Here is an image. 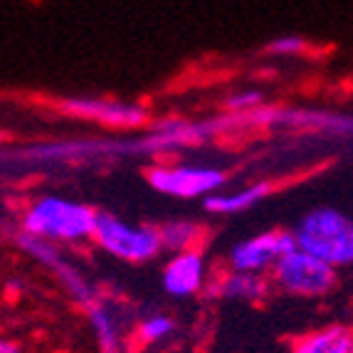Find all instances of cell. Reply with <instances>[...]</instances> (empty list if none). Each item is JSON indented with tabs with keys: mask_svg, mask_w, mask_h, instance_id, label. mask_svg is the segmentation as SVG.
I'll return each mask as SVG.
<instances>
[{
	"mask_svg": "<svg viewBox=\"0 0 353 353\" xmlns=\"http://www.w3.org/2000/svg\"><path fill=\"white\" fill-rule=\"evenodd\" d=\"M97 220L99 210L87 203L45 193L25 205L20 215V230L54 245H82L94 240Z\"/></svg>",
	"mask_w": 353,
	"mask_h": 353,
	"instance_id": "6da1fadb",
	"label": "cell"
},
{
	"mask_svg": "<svg viewBox=\"0 0 353 353\" xmlns=\"http://www.w3.org/2000/svg\"><path fill=\"white\" fill-rule=\"evenodd\" d=\"M296 245L331 267L353 265V218L339 208L319 205L304 212L294 225Z\"/></svg>",
	"mask_w": 353,
	"mask_h": 353,
	"instance_id": "7a4b0ae2",
	"label": "cell"
},
{
	"mask_svg": "<svg viewBox=\"0 0 353 353\" xmlns=\"http://www.w3.org/2000/svg\"><path fill=\"white\" fill-rule=\"evenodd\" d=\"M94 242L106 254H112L114 259H121V262H129V265L151 262L163 252L159 228L126 223L114 212H99Z\"/></svg>",
	"mask_w": 353,
	"mask_h": 353,
	"instance_id": "3957f363",
	"label": "cell"
},
{
	"mask_svg": "<svg viewBox=\"0 0 353 353\" xmlns=\"http://www.w3.org/2000/svg\"><path fill=\"white\" fill-rule=\"evenodd\" d=\"M146 183L165 198L205 201L208 195L225 188L228 173L201 163H156L146 171Z\"/></svg>",
	"mask_w": 353,
	"mask_h": 353,
	"instance_id": "277c9868",
	"label": "cell"
},
{
	"mask_svg": "<svg viewBox=\"0 0 353 353\" xmlns=\"http://www.w3.org/2000/svg\"><path fill=\"white\" fill-rule=\"evenodd\" d=\"M336 267H331L324 259L314 257L304 250L279 257V262L272 270V282L289 296L301 299H319L326 296L336 287Z\"/></svg>",
	"mask_w": 353,
	"mask_h": 353,
	"instance_id": "5b68a950",
	"label": "cell"
},
{
	"mask_svg": "<svg viewBox=\"0 0 353 353\" xmlns=\"http://www.w3.org/2000/svg\"><path fill=\"white\" fill-rule=\"evenodd\" d=\"M299 250L294 230H267L259 235L237 240L228 252V267L232 272L265 274L272 272L279 257Z\"/></svg>",
	"mask_w": 353,
	"mask_h": 353,
	"instance_id": "8992f818",
	"label": "cell"
},
{
	"mask_svg": "<svg viewBox=\"0 0 353 353\" xmlns=\"http://www.w3.org/2000/svg\"><path fill=\"white\" fill-rule=\"evenodd\" d=\"M15 245H18V250H23L28 257L35 259L37 265H42L45 270L52 272L54 277H57V282L65 287L67 294H70L79 306L87 309V306H92L94 301H99L94 287L82 277V272L77 270L65 254L59 252V248L54 245V242H48L35 235H28V232L20 230L18 237H15Z\"/></svg>",
	"mask_w": 353,
	"mask_h": 353,
	"instance_id": "52a82bcc",
	"label": "cell"
},
{
	"mask_svg": "<svg viewBox=\"0 0 353 353\" xmlns=\"http://www.w3.org/2000/svg\"><path fill=\"white\" fill-rule=\"evenodd\" d=\"M57 109L65 117L97 121L109 129H141L148 124V109L143 104L106 97H65L57 101Z\"/></svg>",
	"mask_w": 353,
	"mask_h": 353,
	"instance_id": "ba28073f",
	"label": "cell"
},
{
	"mask_svg": "<svg viewBox=\"0 0 353 353\" xmlns=\"http://www.w3.org/2000/svg\"><path fill=\"white\" fill-rule=\"evenodd\" d=\"M161 284H163L165 294L176 296V299H188V296L203 292L208 284V259L203 250L198 248L173 254L161 272Z\"/></svg>",
	"mask_w": 353,
	"mask_h": 353,
	"instance_id": "9c48e42d",
	"label": "cell"
},
{
	"mask_svg": "<svg viewBox=\"0 0 353 353\" xmlns=\"http://www.w3.org/2000/svg\"><path fill=\"white\" fill-rule=\"evenodd\" d=\"M272 193V185L267 181H254L250 185H242L235 190H220V193L208 195L203 201V208L210 215H220V218H228V215H240V212L252 210L254 205H259L262 201H267Z\"/></svg>",
	"mask_w": 353,
	"mask_h": 353,
	"instance_id": "30bf717a",
	"label": "cell"
},
{
	"mask_svg": "<svg viewBox=\"0 0 353 353\" xmlns=\"http://www.w3.org/2000/svg\"><path fill=\"white\" fill-rule=\"evenodd\" d=\"M210 292L220 299L242 301V304H254L262 301L270 292V282L265 274H250V272H225L210 284Z\"/></svg>",
	"mask_w": 353,
	"mask_h": 353,
	"instance_id": "8fae6325",
	"label": "cell"
},
{
	"mask_svg": "<svg viewBox=\"0 0 353 353\" xmlns=\"http://www.w3.org/2000/svg\"><path fill=\"white\" fill-rule=\"evenodd\" d=\"M292 353H353V326L331 324L296 339Z\"/></svg>",
	"mask_w": 353,
	"mask_h": 353,
	"instance_id": "7c38bea8",
	"label": "cell"
},
{
	"mask_svg": "<svg viewBox=\"0 0 353 353\" xmlns=\"http://www.w3.org/2000/svg\"><path fill=\"white\" fill-rule=\"evenodd\" d=\"M161 242H163V250L178 254V252H188V250H198L203 240V228L201 223L188 218H173L165 220L159 225Z\"/></svg>",
	"mask_w": 353,
	"mask_h": 353,
	"instance_id": "4fadbf2b",
	"label": "cell"
},
{
	"mask_svg": "<svg viewBox=\"0 0 353 353\" xmlns=\"http://www.w3.org/2000/svg\"><path fill=\"white\" fill-rule=\"evenodd\" d=\"M84 312L89 316V324H92L101 353H121V329H119L117 314L104 301H94Z\"/></svg>",
	"mask_w": 353,
	"mask_h": 353,
	"instance_id": "5bb4252c",
	"label": "cell"
},
{
	"mask_svg": "<svg viewBox=\"0 0 353 353\" xmlns=\"http://www.w3.org/2000/svg\"><path fill=\"white\" fill-rule=\"evenodd\" d=\"M173 331H176V321H173L171 316H165V314H151V316H146L139 324V339H141L143 343H159V341H165L168 336H173Z\"/></svg>",
	"mask_w": 353,
	"mask_h": 353,
	"instance_id": "9a60e30c",
	"label": "cell"
},
{
	"mask_svg": "<svg viewBox=\"0 0 353 353\" xmlns=\"http://www.w3.org/2000/svg\"><path fill=\"white\" fill-rule=\"evenodd\" d=\"M309 50V42L301 35H279L267 45V52L274 57H299Z\"/></svg>",
	"mask_w": 353,
	"mask_h": 353,
	"instance_id": "2e32d148",
	"label": "cell"
},
{
	"mask_svg": "<svg viewBox=\"0 0 353 353\" xmlns=\"http://www.w3.org/2000/svg\"><path fill=\"white\" fill-rule=\"evenodd\" d=\"M262 104V94L257 89H242V92H232L225 99V106H228L232 114H252L259 109Z\"/></svg>",
	"mask_w": 353,
	"mask_h": 353,
	"instance_id": "e0dca14e",
	"label": "cell"
},
{
	"mask_svg": "<svg viewBox=\"0 0 353 353\" xmlns=\"http://www.w3.org/2000/svg\"><path fill=\"white\" fill-rule=\"evenodd\" d=\"M0 353H20V343H15V341H3L0 343Z\"/></svg>",
	"mask_w": 353,
	"mask_h": 353,
	"instance_id": "ac0fdd59",
	"label": "cell"
}]
</instances>
